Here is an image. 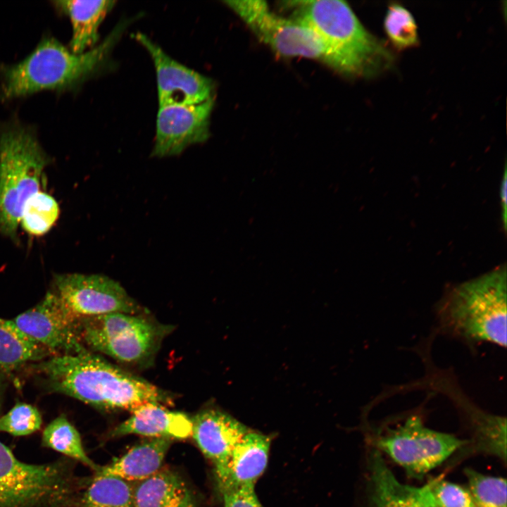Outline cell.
<instances>
[{"instance_id":"3957f363","label":"cell","mask_w":507,"mask_h":507,"mask_svg":"<svg viewBox=\"0 0 507 507\" xmlns=\"http://www.w3.org/2000/svg\"><path fill=\"white\" fill-rule=\"evenodd\" d=\"M289 6L292 18L309 27L344 59L351 76H373L393 64L392 53L365 29L346 2L310 0Z\"/></svg>"},{"instance_id":"30bf717a","label":"cell","mask_w":507,"mask_h":507,"mask_svg":"<svg viewBox=\"0 0 507 507\" xmlns=\"http://www.w3.org/2000/svg\"><path fill=\"white\" fill-rule=\"evenodd\" d=\"M77 318L109 313L142 314V306L114 280L102 275L57 274L53 289Z\"/></svg>"},{"instance_id":"52a82bcc","label":"cell","mask_w":507,"mask_h":507,"mask_svg":"<svg viewBox=\"0 0 507 507\" xmlns=\"http://www.w3.org/2000/svg\"><path fill=\"white\" fill-rule=\"evenodd\" d=\"M170 329L142 314L118 312L82 318L78 323L85 349L135 365L151 362Z\"/></svg>"},{"instance_id":"603a6c76","label":"cell","mask_w":507,"mask_h":507,"mask_svg":"<svg viewBox=\"0 0 507 507\" xmlns=\"http://www.w3.org/2000/svg\"><path fill=\"white\" fill-rule=\"evenodd\" d=\"M42 445L61 453L96 471L99 466L87 455L79 432L63 414L53 420L44 430Z\"/></svg>"},{"instance_id":"6da1fadb","label":"cell","mask_w":507,"mask_h":507,"mask_svg":"<svg viewBox=\"0 0 507 507\" xmlns=\"http://www.w3.org/2000/svg\"><path fill=\"white\" fill-rule=\"evenodd\" d=\"M33 366L51 392L100 409L132 413L149 403L173 402L168 392L89 350L52 356Z\"/></svg>"},{"instance_id":"f1b7e54d","label":"cell","mask_w":507,"mask_h":507,"mask_svg":"<svg viewBox=\"0 0 507 507\" xmlns=\"http://www.w3.org/2000/svg\"><path fill=\"white\" fill-rule=\"evenodd\" d=\"M42 425L39 410L25 403H17L0 418V432L15 437L26 436L38 431Z\"/></svg>"},{"instance_id":"5b68a950","label":"cell","mask_w":507,"mask_h":507,"mask_svg":"<svg viewBox=\"0 0 507 507\" xmlns=\"http://www.w3.org/2000/svg\"><path fill=\"white\" fill-rule=\"evenodd\" d=\"M50 158L35 131L17 119L0 127V234L18 242L23 206L40 191Z\"/></svg>"},{"instance_id":"ba28073f","label":"cell","mask_w":507,"mask_h":507,"mask_svg":"<svg viewBox=\"0 0 507 507\" xmlns=\"http://www.w3.org/2000/svg\"><path fill=\"white\" fill-rule=\"evenodd\" d=\"M225 4L257 38L277 54L319 61L340 73L351 76L344 59L309 27L270 10L264 1H225Z\"/></svg>"},{"instance_id":"7c38bea8","label":"cell","mask_w":507,"mask_h":507,"mask_svg":"<svg viewBox=\"0 0 507 507\" xmlns=\"http://www.w3.org/2000/svg\"><path fill=\"white\" fill-rule=\"evenodd\" d=\"M214 100L193 105L159 106L151 156H177L188 146L205 142L210 136V118Z\"/></svg>"},{"instance_id":"277c9868","label":"cell","mask_w":507,"mask_h":507,"mask_svg":"<svg viewBox=\"0 0 507 507\" xmlns=\"http://www.w3.org/2000/svg\"><path fill=\"white\" fill-rule=\"evenodd\" d=\"M446 330L468 342L506 346V268L499 266L451 289L439 308Z\"/></svg>"},{"instance_id":"cb8c5ba5","label":"cell","mask_w":507,"mask_h":507,"mask_svg":"<svg viewBox=\"0 0 507 507\" xmlns=\"http://www.w3.org/2000/svg\"><path fill=\"white\" fill-rule=\"evenodd\" d=\"M413 492L418 507H475L467 489L441 479L413 487Z\"/></svg>"},{"instance_id":"484cf974","label":"cell","mask_w":507,"mask_h":507,"mask_svg":"<svg viewBox=\"0 0 507 507\" xmlns=\"http://www.w3.org/2000/svg\"><path fill=\"white\" fill-rule=\"evenodd\" d=\"M475 437L473 444L482 451L506 460V418L490 415H480L472 418Z\"/></svg>"},{"instance_id":"8992f818","label":"cell","mask_w":507,"mask_h":507,"mask_svg":"<svg viewBox=\"0 0 507 507\" xmlns=\"http://www.w3.org/2000/svg\"><path fill=\"white\" fill-rule=\"evenodd\" d=\"M71 461L26 463L0 442V507H77L80 483Z\"/></svg>"},{"instance_id":"2e32d148","label":"cell","mask_w":507,"mask_h":507,"mask_svg":"<svg viewBox=\"0 0 507 507\" xmlns=\"http://www.w3.org/2000/svg\"><path fill=\"white\" fill-rule=\"evenodd\" d=\"M115 2L109 0L53 1L58 11L70 20L72 35L68 48L71 51L82 54L96 46L99 26Z\"/></svg>"},{"instance_id":"e0dca14e","label":"cell","mask_w":507,"mask_h":507,"mask_svg":"<svg viewBox=\"0 0 507 507\" xmlns=\"http://www.w3.org/2000/svg\"><path fill=\"white\" fill-rule=\"evenodd\" d=\"M271 437L249 430L234 447L229 461V475L225 492L244 485H255L265 471Z\"/></svg>"},{"instance_id":"7402d4cb","label":"cell","mask_w":507,"mask_h":507,"mask_svg":"<svg viewBox=\"0 0 507 507\" xmlns=\"http://www.w3.org/2000/svg\"><path fill=\"white\" fill-rule=\"evenodd\" d=\"M77 507H134V487L117 476L96 473Z\"/></svg>"},{"instance_id":"ac0fdd59","label":"cell","mask_w":507,"mask_h":507,"mask_svg":"<svg viewBox=\"0 0 507 507\" xmlns=\"http://www.w3.org/2000/svg\"><path fill=\"white\" fill-rule=\"evenodd\" d=\"M173 442L167 438H152L132 446L124 455L96 473L114 475L130 482L143 481L161 469Z\"/></svg>"},{"instance_id":"9a60e30c","label":"cell","mask_w":507,"mask_h":507,"mask_svg":"<svg viewBox=\"0 0 507 507\" xmlns=\"http://www.w3.org/2000/svg\"><path fill=\"white\" fill-rule=\"evenodd\" d=\"M192 418L158 403H146L109 433L111 437L139 434L151 438L185 439L192 437Z\"/></svg>"},{"instance_id":"d4e9b609","label":"cell","mask_w":507,"mask_h":507,"mask_svg":"<svg viewBox=\"0 0 507 507\" xmlns=\"http://www.w3.org/2000/svg\"><path fill=\"white\" fill-rule=\"evenodd\" d=\"M60 208L56 200L45 192L39 191L25 202L20 224L30 235L46 234L57 221Z\"/></svg>"},{"instance_id":"83f0119b","label":"cell","mask_w":507,"mask_h":507,"mask_svg":"<svg viewBox=\"0 0 507 507\" xmlns=\"http://www.w3.org/2000/svg\"><path fill=\"white\" fill-rule=\"evenodd\" d=\"M384 31L399 49L415 46L418 42V27L411 12L399 4L388 7L384 19Z\"/></svg>"},{"instance_id":"4316f807","label":"cell","mask_w":507,"mask_h":507,"mask_svg":"<svg viewBox=\"0 0 507 507\" xmlns=\"http://www.w3.org/2000/svg\"><path fill=\"white\" fill-rule=\"evenodd\" d=\"M467 489L475 507H506V480L466 468Z\"/></svg>"},{"instance_id":"7a4b0ae2","label":"cell","mask_w":507,"mask_h":507,"mask_svg":"<svg viewBox=\"0 0 507 507\" xmlns=\"http://www.w3.org/2000/svg\"><path fill=\"white\" fill-rule=\"evenodd\" d=\"M123 28L115 27L101 44L82 54H75L56 38L46 37L22 61L0 63V102L80 84L100 67Z\"/></svg>"},{"instance_id":"ffe728a7","label":"cell","mask_w":507,"mask_h":507,"mask_svg":"<svg viewBox=\"0 0 507 507\" xmlns=\"http://www.w3.org/2000/svg\"><path fill=\"white\" fill-rule=\"evenodd\" d=\"M54 356L20 330L13 320L0 318V371L8 374L31 361Z\"/></svg>"},{"instance_id":"8fae6325","label":"cell","mask_w":507,"mask_h":507,"mask_svg":"<svg viewBox=\"0 0 507 507\" xmlns=\"http://www.w3.org/2000/svg\"><path fill=\"white\" fill-rule=\"evenodd\" d=\"M79 320L50 291L39 303L16 316L13 321L20 330L55 356L87 350L79 338Z\"/></svg>"},{"instance_id":"9c48e42d","label":"cell","mask_w":507,"mask_h":507,"mask_svg":"<svg viewBox=\"0 0 507 507\" xmlns=\"http://www.w3.org/2000/svg\"><path fill=\"white\" fill-rule=\"evenodd\" d=\"M470 440L427 427L418 415H411L375 439L379 451L388 455L412 477H422Z\"/></svg>"},{"instance_id":"1f68e13d","label":"cell","mask_w":507,"mask_h":507,"mask_svg":"<svg viewBox=\"0 0 507 507\" xmlns=\"http://www.w3.org/2000/svg\"><path fill=\"white\" fill-rule=\"evenodd\" d=\"M6 374L0 371V411L1 408L4 393L6 387Z\"/></svg>"},{"instance_id":"4dcf8cb0","label":"cell","mask_w":507,"mask_h":507,"mask_svg":"<svg viewBox=\"0 0 507 507\" xmlns=\"http://www.w3.org/2000/svg\"><path fill=\"white\" fill-rule=\"evenodd\" d=\"M500 198L501 204V220L504 229L506 228V170L505 168L500 187Z\"/></svg>"},{"instance_id":"4fadbf2b","label":"cell","mask_w":507,"mask_h":507,"mask_svg":"<svg viewBox=\"0 0 507 507\" xmlns=\"http://www.w3.org/2000/svg\"><path fill=\"white\" fill-rule=\"evenodd\" d=\"M135 39L151 56L155 67L159 106L193 105L213 98V81L180 63L145 35Z\"/></svg>"},{"instance_id":"d6986e66","label":"cell","mask_w":507,"mask_h":507,"mask_svg":"<svg viewBox=\"0 0 507 507\" xmlns=\"http://www.w3.org/2000/svg\"><path fill=\"white\" fill-rule=\"evenodd\" d=\"M134 507H197L183 479L168 469H161L134 487Z\"/></svg>"},{"instance_id":"44dd1931","label":"cell","mask_w":507,"mask_h":507,"mask_svg":"<svg viewBox=\"0 0 507 507\" xmlns=\"http://www.w3.org/2000/svg\"><path fill=\"white\" fill-rule=\"evenodd\" d=\"M370 507H418L413 487L395 477L378 450L370 456Z\"/></svg>"},{"instance_id":"5bb4252c","label":"cell","mask_w":507,"mask_h":507,"mask_svg":"<svg viewBox=\"0 0 507 507\" xmlns=\"http://www.w3.org/2000/svg\"><path fill=\"white\" fill-rule=\"evenodd\" d=\"M192 421V437L202 453L213 463L222 491L228 480L232 451L250 429L227 413L216 408L199 412Z\"/></svg>"},{"instance_id":"f546056e","label":"cell","mask_w":507,"mask_h":507,"mask_svg":"<svg viewBox=\"0 0 507 507\" xmlns=\"http://www.w3.org/2000/svg\"><path fill=\"white\" fill-rule=\"evenodd\" d=\"M254 486L244 485L223 492L224 507H263Z\"/></svg>"}]
</instances>
